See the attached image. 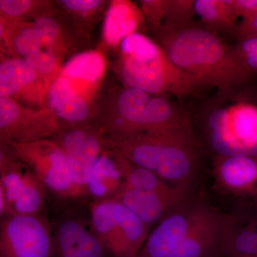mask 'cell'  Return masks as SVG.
<instances>
[{"label":"cell","instance_id":"33","mask_svg":"<svg viewBox=\"0 0 257 257\" xmlns=\"http://www.w3.org/2000/svg\"><path fill=\"white\" fill-rule=\"evenodd\" d=\"M255 205H256V209L257 211V193L256 196H255Z\"/></svg>","mask_w":257,"mask_h":257},{"label":"cell","instance_id":"29","mask_svg":"<svg viewBox=\"0 0 257 257\" xmlns=\"http://www.w3.org/2000/svg\"><path fill=\"white\" fill-rule=\"evenodd\" d=\"M32 2L28 0H1L0 9L4 14L11 17H20L28 13Z\"/></svg>","mask_w":257,"mask_h":257},{"label":"cell","instance_id":"21","mask_svg":"<svg viewBox=\"0 0 257 257\" xmlns=\"http://www.w3.org/2000/svg\"><path fill=\"white\" fill-rule=\"evenodd\" d=\"M105 70V61L99 52L87 51L74 56L64 66L62 75L69 80L97 82Z\"/></svg>","mask_w":257,"mask_h":257},{"label":"cell","instance_id":"14","mask_svg":"<svg viewBox=\"0 0 257 257\" xmlns=\"http://www.w3.org/2000/svg\"><path fill=\"white\" fill-rule=\"evenodd\" d=\"M227 217L210 207L185 239L165 257H221Z\"/></svg>","mask_w":257,"mask_h":257},{"label":"cell","instance_id":"4","mask_svg":"<svg viewBox=\"0 0 257 257\" xmlns=\"http://www.w3.org/2000/svg\"><path fill=\"white\" fill-rule=\"evenodd\" d=\"M217 101L206 119L208 140L216 155H257V106L240 100Z\"/></svg>","mask_w":257,"mask_h":257},{"label":"cell","instance_id":"30","mask_svg":"<svg viewBox=\"0 0 257 257\" xmlns=\"http://www.w3.org/2000/svg\"><path fill=\"white\" fill-rule=\"evenodd\" d=\"M233 9L241 21L249 20L257 13V0H232Z\"/></svg>","mask_w":257,"mask_h":257},{"label":"cell","instance_id":"20","mask_svg":"<svg viewBox=\"0 0 257 257\" xmlns=\"http://www.w3.org/2000/svg\"><path fill=\"white\" fill-rule=\"evenodd\" d=\"M112 151L115 160L124 179L126 187L160 192L171 190L174 187H177L165 182L151 171L135 165L126 160L114 150Z\"/></svg>","mask_w":257,"mask_h":257},{"label":"cell","instance_id":"11","mask_svg":"<svg viewBox=\"0 0 257 257\" xmlns=\"http://www.w3.org/2000/svg\"><path fill=\"white\" fill-rule=\"evenodd\" d=\"M210 207L191 196L151 230L140 253L147 257H165L185 239Z\"/></svg>","mask_w":257,"mask_h":257},{"label":"cell","instance_id":"13","mask_svg":"<svg viewBox=\"0 0 257 257\" xmlns=\"http://www.w3.org/2000/svg\"><path fill=\"white\" fill-rule=\"evenodd\" d=\"M190 197V188L185 187H175L171 190L160 192L125 186L114 199L123 203L152 228Z\"/></svg>","mask_w":257,"mask_h":257},{"label":"cell","instance_id":"2","mask_svg":"<svg viewBox=\"0 0 257 257\" xmlns=\"http://www.w3.org/2000/svg\"><path fill=\"white\" fill-rule=\"evenodd\" d=\"M110 149L177 187L190 188L197 174L198 144L193 127L140 134L112 144Z\"/></svg>","mask_w":257,"mask_h":257},{"label":"cell","instance_id":"5","mask_svg":"<svg viewBox=\"0 0 257 257\" xmlns=\"http://www.w3.org/2000/svg\"><path fill=\"white\" fill-rule=\"evenodd\" d=\"M51 206L46 187L13 147L10 153L1 150L0 218L11 214L45 215L50 214Z\"/></svg>","mask_w":257,"mask_h":257},{"label":"cell","instance_id":"8","mask_svg":"<svg viewBox=\"0 0 257 257\" xmlns=\"http://www.w3.org/2000/svg\"><path fill=\"white\" fill-rule=\"evenodd\" d=\"M89 203L77 201L50 209L52 257H110L93 227Z\"/></svg>","mask_w":257,"mask_h":257},{"label":"cell","instance_id":"27","mask_svg":"<svg viewBox=\"0 0 257 257\" xmlns=\"http://www.w3.org/2000/svg\"><path fill=\"white\" fill-rule=\"evenodd\" d=\"M32 27L43 39L44 43L47 48L52 50V47L57 40L60 32L57 22L49 17H41L34 22Z\"/></svg>","mask_w":257,"mask_h":257},{"label":"cell","instance_id":"34","mask_svg":"<svg viewBox=\"0 0 257 257\" xmlns=\"http://www.w3.org/2000/svg\"><path fill=\"white\" fill-rule=\"evenodd\" d=\"M134 257H147L146 256H144V255L141 254V253H139L138 255H137V256H134Z\"/></svg>","mask_w":257,"mask_h":257},{"label":"cell","instance_id":"24","mask_svg":"<svg viewBox=\"0 0 257 257\" xmlns=\"http://www.w3.org/2000/svg\"><path fill=\"white\" fill-rule=\"evenodd\" d=\"M15 52L22 57L30 55L45 46L43 39L33 27H28L21 30L13 41ZM46 47V46H45Z\"/></svg>","mask_w":257,"mask_h":257},{"label":"cell","instance_id":"6","mask_svg":"<svg viewBox=\"0 0 257 257\" xmlns=\"http://www.w3.org/2000/svg\"><path fill=\"white\" fill-rule=\"evenodd\" d=\"M94 231L110 257H134L146 242L152 228L116 199L89 203Z\"/></svg>","mask_w":257,"mask_h":257},{"label":"cell","instance_id":"32","mask_svg":"<svg viewBox=\"0 0 257 257\" xmlns=\"http://www.w3.org/2000/svg\"><path fill=\"white\" fill-rule=\"evenodd\" d=\"M234 33L238 39L249 37H257V13L252 18L237 24Z\"/></svg>","mask_w":257,"mask_h":257},{"label":"cell","instance_id":"28","mask_svg":"<svg viewBox=\"0 0 257 257\" xmlns=\"http://www.w3.org/2000/svg\"><path fill=\"white\" fill-rule=\"evenodd\" d=\"M167 1H143L144 15L155 30H160L165 23Z\"/></svg>","mask_w":257,"mask_h":257},{"label":"cell","instance_id":"26","mask_svg":"<svg viewBox=\"0 0 257 257\" xmlns=\"http://www.w3.org/2000/svg\"><path fill=\"white\" fill-rule=\"evenodd\" d=\"M23 60L37 73L46 74L53 72L57 66V60L52 50L42 49L23 57Z\"/></svg>","mask_w":257,"mask_h":257},{"label":"cell","instance_id":"25","mask_svg":"<svg viewBox=\"0 0 257 257\" xmlns=\"http://www.w3.org/2000/svg\"><path fill=\"white\" fill-rule=\"evenodd\" d=\"M233 49L243 67L254 76L257 73V37L240 39Z\"/></svg>","mask_w":257,"mask_h":257},{"label":"cell","instance_id":"31","mask_svg":"<svg viewBox=\"0 0 257 257\" xmlns=\"http://www.w3.org/2000/svg\"><path fill=\"white\" fill-rule=\"evenodd\" d=\"M67 9L79 13H88L99 8L102 3L99 0H63L61 2Z\"/></svg>","mask_w":257,"mask_h":257},{"label":"cell","instance_id":"19","mask_svg":"<svg viewBox=\"0 0 257 257\" xmlns=\"http://www.w3.org/2000/svg\"><path fill=\"white\" fill-rule=\"evenodd\" d=\"M194 10L202 25L215 33L234 32L237 26L232 0H194Z\"/></svg>","mask_w":257,"mask_h":257},{"label":"cell","instance_id":"12","mask_svg":"<svg viewBox=\"0 0 257 257\" xmlns=\"http://www.w3.org/2000/svg\"><path fill=\"white\" fill-rule=\"evenodd\" d=\"M25 111L12 97L0 96V134L3 145L33 143L60 131V125L53 115Z\"/></svg>","mask_w":257,"mask_h":257},{"label":"cell","instance_id":"23","mask_svg":"<svg viewBox=\"0 0 257 257\" xmlns=\"http://www.w3.org/2000/svg\"><path fill=\"white\" fill-rule=\"evenodd\" d=\"M194 0L167 1L165 25H184L194 23Z\"/></svg>","mask_w":257,"mask_h":257},{"label":"cell","instance_id":"10","mask_svg":"<svg viewBox=\"0 0 257 257\" xmlns=\"http://www.w3.org/2000/svg\"><path fill=\"white\" fill-rule=\"evenodd\" d=\"M54 136L67 156L76 185L87 201L86 187L93 166L99 155L109 149V141L97 125L62 128Z\"/></svg>","mask_w":257,"mask_h":257},{"label":"cell","instance_id":"18","mask_svg":"<svg viewBox=\"0 0 257 257\" xmlns=\"http://www.w3.org/2000/svg\"><path fill=\"white\" fill-rule=\"evenodd\" d=\"M143 20V13L130 2L116 1L106 13L104 37L106 43L115 45L137 32Z\"/></svg>","mask_w":257,"mask_h":257},{"label":"cell","instance_id":"22","mask_svg":"<svg viewBox=\"0 0 257 257\" xmlns=\"http://www.w3.org/2000/svg\"><path fill=\"white\" fill-rule=\"evenodd\" d=\"M37 72L23 59H11L0 65V96H12L32 84Z\"/></svg>","mask_w":257,"mask_h":257},{"label":"cell","instance_id":"16","mask_svg":"<svg viewBox=\"0 0 257 257\" xmlns=\"http://www.w3.org/2000/svg\"><path fill=\"white\" fill-rule=\"evenodd\" d=\"M48 101L54 116L64 122L63 128L87 125L89 115L87 101L67 77L61 75L54 81L49 91Z\"/></svg>","mask_w":257,"mask_h":257},{"label":"cell","instance_id":"1","mask_svg":"<svg viewBox=\"0 0 257 257\" xmlns=\"http://www.w3.org/2000/svg\"><path fill=\"white\" fill-rule=\"evenodd\" d=\"M157 32V43L199 87L229 92L253 77L238 60L233 47L203 25H165Z\"/></svg>","mask_w":257,"mask_h":257},{"label":"cell","instance_id":"17","mask_svg":"<svg viewBox=\"0 0 257 257\" xmlns=\"http://www.w3.org/2000/svg\"><path fill=\"white\" fill-rule=\"evenodd\" d=\"M125 187L111 149L102 152L93 166L86 187L89 202L114 199Z\"/></svg>","mask_w":257,"mask_h":257},{"label":"cell","instance_id":"15","mask_svg":"<svg viewBox=\"0 0 257 257\" xmlns=\"http://www.w3.org/2000/svg\"><path fill=\"white\" fill-rule=\"evenodd\" d=\"M213 175L216 186L236 195L257 193V155H216Z\"/></svg>","mask_w":257,"mask_h":257},{"label":"cell","instance_id":"7","mask_svg":"<svg viewBox=\"0 0 257 257\" xmlns=\"http://www.w3.org/2000/svg\"><path fill=\"white\" fill-rule=\"evenodd\" d=\"M8 145L46 187L52 199L51 208L86 201L74 182L65 153L55 140L43 139Z\"/></svg>","mask_w":257,"mask_h":257},{"label":"cell","instance_id":"9","mask_svg":"<svg viewBox=\"0 0 257 257\" xmlns=\"http://www.w3.org/2000/svg\"><path fill=\"white\" fill-rule=\"evenodd\" d=\"M0 257H52L50 215L0 218Z\"/></svg>","mask_w":257,"mask_h":257},{"label":"cell","instance_id":"3","mask_svg":"<svg viewBox=\"0 0 257 257\" xmlns=\"http://www.w3.org/2000/svg\"><path fill=\"white\" fill-rule=\"evenodd\" d=\"M121 77L126 87L154 95H190L197 82L172 63L162 47L143 34L135 32L121 42Z\"/></svg>","mask_w":257,"mask_h":257}]
</instances>
